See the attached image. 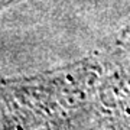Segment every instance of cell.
I'll return each mask as SVG.
<instances>
[{
  "mask_svg": "<svg viewBox=\"0 0 130 130\" xmlns=\"http://www.w3.org/2000/svg\"><path fill=\"white\" fill-rule=\"evenodd\" d=\"M16 2H20V0H0V10L6 9L7 6L13 5V3H16Z\"/></svg>",
  "mask_w": 130,
  "mask_h": 130,
  "instance_id": "1",
  "label": "cell"
}]
</instances>
